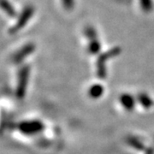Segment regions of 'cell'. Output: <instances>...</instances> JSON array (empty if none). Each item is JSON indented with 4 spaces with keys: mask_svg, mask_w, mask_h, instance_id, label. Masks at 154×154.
<instances>
[{
    "mask_svg": "<svg viewBox=\"0 0 154 154\" xmlns=\"http://www.w3.org/2000/svg\"><path fill=\"white\" fill-rule=\"evenodd\" d=\"M85 33L88 40V48L91 53H97L100 50V43H99L97 33L92 27H88L85 30Z\"/></svg>",
    "mask_w": 154,
    "mask_h": 154,
    "instance_id": "obj_1",
    "label": "cell"
},
{
    "mask_svg": "<svg viewBox=\"0 0 154 154\" xmlns=\"http://www.w3.org/2000/svg\"><path fill=\"white\" fill-rule=\"evenodd\" d=\"M141 8L146 12H149L152 9V0H140Z\"/></svg>",
    "mask_w": 154,
    "mask_h": 154,
    "instance_id": "obj_2",
    "label": "cell"
},
{
    "mask_svg": "<svg viewBox=\"0 0 154 154\" xmlns=\"http://www.w3.org/2000/svg\"><path fill=\"white\" fill-rule=\"evenodd\" d=\"M63 1V7L68 10V11H71L74 8L75 5V0H62Z\"/></svg>",
    "mask_w": 154,
    "mask_h": 154,
    "instance_id": "obj_3",
    "label": "cell"
}]
</instances>
